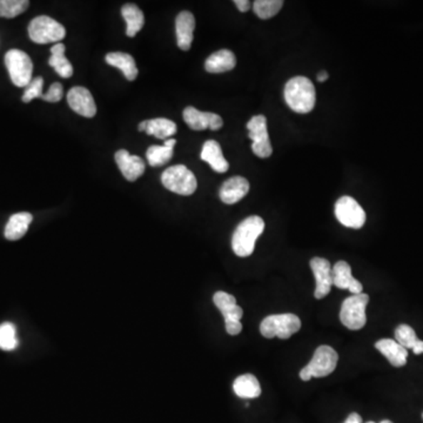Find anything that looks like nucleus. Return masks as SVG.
Masks as SVG:
<instances>
[{
    "instance_id": "412c9836",
    "label": "nucleus",
    "mask_w": 423,
    "mask_h": 423,
    "mask_svg": "<svg viewBox=\"0 0 423 423\" xmlns=\"http://www.w3.org/2000/svg\"><path fill=\"white\" fill-rule=\"evenodd\" d=\"M237 66V58L230 50H220L210 54L205 63L208 73H223L233 70Z\"/></svg>"
},
{
    "instance_id": "4468645a",
    "label": "nucleus",
    "mask_w": 423,
    "mask_h": 423,
    "mask_svg": "<svg viewBox=\"0 0 423 423\" xmlns=\"http://www.w3.org/2000/svg\"><path fill=\"white\" fill-rule=\"evenodd\" d=\"M67 103L76 113L83 117L93 118L97 114L96 101L85 87H72L67 93Z\"/></svg>"
},
{
    "instance_id": "9b49d317",
    "label": "nucleus",
    "mask_w": 423,
    "mask_h": 423,
    "mask_svg": "<svg viewBox=\"0 0 423 423\" xmlns=\"http://www.w3.org/2000/svg\"><path fill=\"white\" fill-rule=\"evenodd\" d=\"M335 217L343 226L359 230L366 223V213L354 198H340L335 203Z\"/></svg>"
},
{
    "instance_id": "9d476101",
    "label": "nucleus",
    "mask_w": 423,
    "mask_h": 423,
    "mask_svg": "<svg viewBox=\"0 0 423 423\" xmlns=\"http://www.w3.org/2000/svg\"><path fill=\"white\" fill-rule=\"evenodd\" d=\"M248 138L252 139V151L257 157L270 158L273 153V147L270 143L268 130H267V119L265 116H255L247 123Z\"/></svg>"
},
{
    "instance_id": "1a4fd4ad",
    "label": "nucleus",
    "mask_w": 423,
    "mask_h": 423,
    "mask_svg": "<svg viewBox=\"0 0 423 423\" xmlns=\"http://www.w3.org/2000/svg\"><path fill=\"white\" fill-rule=\"evenodd\" d=\"M213 301L223 313L227 333L230 335L240 334L243 330L241 317L243 315V310L241 307L238 306L235 297L226 292H217L214 294Z\"/></svg>"
},
{
    "instance_id": "6ab92c4d",
    "label": "nucleus",
    "mask_w": 423,
    "mask_h": 423,
    "mask_svg": "<svg viewBox=\"0 0 423 423\" xmlns=\"http://www.w3.org/2000/svg\"><path fill=\"white\" fill-rule=\"evenodd\" d=\"M200 158L201 160L210 163L212 170L217 173H226L230 168L228 161L223 157V150L218 141H208L203 143Z\"/></svg>"
},
{
    "instance_id": "bb28decb",
    "label": "nucleus",
    "mask_w": 423,
    "mask_h": 423,
    "mask_svg": "<svg viewBox=\"0 0 423 423\" xmlns=\"http://www.w3.org/2000/svg\"><path fill=\"white\" fill-rule=\"evenodd\" d=\"M175 143H177L175 139H168L165 141L163 146H157V145L151 146L146 152L147 160L150 163L151 166H163L165 163H168L173 157Z\"/></svg>"
},
{
    "instance_id": "f704fd0d",
    "label": "nucleus",
    "mask_w": 423,
    "mask_h": 423,
    "mask_svg": "<svg viewBox=\"0 0 423 423\" xmlns=\"http://www.w3.org/2000/svg\"><path fill=\"white\" fill-rule=\"evenodd\" d=\"M234 4H235V6H237L238 10L240 11V12H247V11L250 10V6H252V3L248 1V0H235Z\"/></svg>"
},
{
    "instance_id": "4be33fe9",
    "label": "nucleus",
    "mask_w": 423,
    "mask_h": 423,
    "mask_svg": "<svg viewBox=\"0 0 423 423\" xmlns=\"http://www.w3.org/2000/svg\"><path fill=\"white\" fill-rule=\"evenodd\" d=\"M32 220H34L32 214L27 213V212L14 214L9 219L6 227H5V232H4L5 238L10 241L19 240L26 234Z\"/></svg>"
},
{
    "instance_id": "4c0bfd02",
    "label": "nucleus",
    "mask_w": 423,
    "mask_h": 423,
    "mask_svg": "<svg viewBox=\"0 0 423 423\" xmlns=\"http://www.w3.org/2000/svg\"><path fill=\"white\" fill-rule=\"evenodd\" d=\"M147 125H148V121H143V123H139V131L141 132H146L147 130Z\"/></svg>"
},
{
    "instance_id": "473e14b6",
    "label": "nucleus",
    "mask_w": 423,
    "mask_h": 423,
    "mask_svg": "<svg viewBox=\"0 0 423 423\" xmlns=\"http://www.w3.org/2000/svg\"><path fill=\"white\" fill-rule=\"evenodd\" d=\"M43 87H44V79L41 77L34 78L32 79L29 85L25 87V92L23 94L24 103H30L34 101L36 98L43 97Z\"/></svg>"
},
{
    "instance_id": "423d86ee",
    "label": "nucleus",
    "mask_w": 423,
    "mask_h": 423,
    "mask_svg": "<svg viewBox=\"0 0 423 423\" xmlns=\"http://www.w3.org/2000/svg\"><path fill=\"white\" fill-rule=\"evenodd\" d=\"M29 36L31 41L36 44H58L66 37V30L52 18L39 16L29 25Z\"/></svg>"
},
{
    "instance_id": "f257e3e1",
    "label": "nucleus",
    "mask_w": 423,
    "mask_h": 423,
    "mask_svg": "<svg viewBox=\"0 0 423 423\" xmlns=\"http://www.w3.org/2000/svg\"><path fill=\"white\" fill-rule=\"evenodd\" d=\"M283 94L288 107L297 113H310L315 106L317 92L314 83L308 78H292L287 81Z\"/></svg>"
},
{
    "instance_id": "c756f323",
    "label": "nucleus",
    "mask_w": 423,
    "mask_h": 423,
    "mask_svg": "<svg viewBox=\"0 0 423 423\" xmlns=\"http://www.w3.org/2000/svg\"><path fill=\"white\" fill-rule=\"evenodd\" d=\"M282 0H257L254 1L253 10L260 19H270L282 9Z\"/></svg>"
},
{
    "instance_id": "f8f14e48",
    "label": "nucleus",
    "mask_w": 423,
    "mask_h": 423,
    "mask_svg": "<svg viewBox=\"0 0 423 423\" xmlns=\"http://www.w3.org/2000/svg\"><path fill=\"white\" fill-rule=\"evenodd\" d=\"M183 121L190 130L203 131L210 128L212 131L220 130L223 121L220 116L210 112H201L195 107L188 106L183 110Z\"/></svg>"
},
{
    "instance_id": "f3484780",
    "label": "nucleus",
    "mask_w": 423,
    "mask_h": 423,
    "mask_svg": "<svg viewBox=\"0 0 423 423\" xmlns=\"http://www.w3.org/2000/svg\"><path fill=\"white\" fill-rule=\"evenodd\" d=\"M248 190H250V183L246 178L237 175V177L230 178L223 183L219 195L223 203L234 205L246 197Z\"/></svg>"
},
{
    "instance_id": "6e6552de",
    "label": "nucleus",
    "mask_w": 423,
    "mask_h": 423,
    "mask_svg": "<svg viewBox=\"0 0 423 423\" xmlns=\"http://www.w3.org/2000/svg\"><path fill=\"white\" fill-rule=\"evenodd\" d=\"M5 65L11 81L18 87H26L32 81L34 63L29 54L21 50H10L5 54Z\"/></svg>"
},
{
    "instance_id": "20e7f679",
    "label": "nucleus",
    "mask_w": 423,
    "mask_h": 423,
    "mask_svg": "<svg viewBox=\"0 0 423 423\" xmlns=\"http://www.w3.org/2000/svg\"><path fill=\"white\" fill-rule=\"evenodd\" d=\"M301 321L295 314H275L265 317L260 325V332L267 339L277 337L286 340L299 332Z\"/></svg>"
},
{
    "instance_id": "ddd939ff",
    "label": "nucleus",
    "mask_w": 423,
    "mask_h": 423,
    "mask_svg": "<svg viewBox=\"0 0 423 423\" xmlns=\"http://www.w3.org/2000/svg\"><path fill=\"white\" fill-rule=\"evenodd\" d=\"M310 268L313 270L315 282H317L314 297L317 300H320L330 294L332 286H333L332 267H330V261L323 259V258H313L310 260Z\"/></svg>"
},
{
    "instance_id": "dca6fc26",
    "label": "nucleus",
    "mask_w": 423,
    "mask_h": 423,
    "mask_svg": "<svg viewBox=\"0 0 423 423\" xmlns=\"http://www.w3.org/2000/svg\"><path fill=\"white\" fill-rule=\"evenodd\" d=\"M332 274L334 286L340 290H348L353 295L362 293V283L352 275V268L346 261H337L332 268Z\"/></svg>"
},
{
    "instance_id": "c85d7f7f",
    "label": "nucleus",
    "mask_w": 423,
    "mask_h": 423,
    "mask_svg": "<svg viewBox=\"0 0 423 423\" xmlns=\"http://www.w3.org/2000/svg\"><path fill=\"white\" fill-rule=\"evenodd\" d=\"M146 133L148 136H154L158 139L166 141L170 139V137L177 133V125L170 119L156 118V119L148 121Z\"/></svg>"
},
{
    "instance_id": "b1692460",
    "label": "nucleus",
    "mask_w": 423,
    "mask_h": 423,
    "mask_svg": "<svg viewBox=\"0 0 423 423\" xmlns=\"http://www.w3.org/2000/svg\"><path fill=\"white\" fill-rule=\"evenodd\" d=\"M65 51L66 47L61 43L54 44L51 47V57L49 59V65L53 67L54 71L57 72L61 78H71L73 74V67L72 63L65 57Z\"/></svg>"
},
{
    "instance_id": "a878e982",
    "label": "nucleus",
    "mask_w": 423,
    "mask_h": 423,
    "mask_svg": "<svg viewBox=\"0 0 423 423\" xmlns=\"http://www.w3.org/2000/svg\"><path fill=\"white\" fill-rule=\"evenodd\" d=\"M121 14L127 24V37H136L145 24L143 11L136 4H126L121 9Z\"/></svg>"
},
{
    "instance_id": "72a5a7b5",
    "label": "nucleus",
    "mask_w": 423,
    "mask_h": 423,
    "mask_svg": "<svg viewBox=\"0 0 423 423\" xmlns=\"http://www.w3.org/2000/svg\"><path fill=\"white\" fill-rule=\"evenodd\" d=\"M63 91L61 83H54L51 85L46 93L43 94L41 99L47 103H58L63 99Z\"/></svg>"
},
{
    "instance_id": "c9c22d12",
    "label": "nucleus",
    "mask_w": 423,
    "mask_h": 423,
    "mask_svg": "<svg viewBox=\"0 0 423 423\" xmlns=\"http://www.w3.org/2000/svg\"><path fill=\"white\" fill-rule=\"evenodd\" d=\"M345 423H362V419L357 413H352L350 417H347Z\"/></svg>"
},
{
    "instance_id": "aec40b11",
    "label": "nucleus",
    "mask_w": 423,
    "mask_h": 423,
    "mask_svg": "<svg viewBox=\"0 0 423 423\" xmlns=\"http://www.w3.org/2000/svg\"><path fill=\"white\" fill-rule=\"evenodd\" d=\"M377 348L383 357H387L390 365L394 367H403L407 363L408 352L400 343L390 339H382L375 343Z\"/></svg>"
},
{
    "instance_id": "7c9ffc66",
    "label": "nucleus",
    "mask_w": 423,
    "mask_h": 423,
    "mask_svg": "<svg viewBox=\"0 0 423 423\" xmlns=\"http://www.w3.org/2000/svg\"><path fill=\"white\" fill-rule=\"evenodd\" d=\"M27 0H0V18H16L29 9Z\"/></svg>"
},
{
    "instance_id": "39448f33",
    "label": "nucleus",
    "mask_w": 423,
    "mask_h": 423,
    "mask_svg": "<svg viewBox=\"0 0 423 423\" xmlns=\"http://www.w3.org/2000/svg\"><path fill=\"white\" fill-rule=\"evenodd\" d=\"M339 355L330 346H320L315 350L313 359L301 370V380L310 381L313 377H328L337 368Z\"/></svg>"
},
{
    "instance_id": "cd10ccee",
    "label": "nucleus",
    "mask_w": 423,
    "mask_h": 423,
    "mask_svg": "<svg viewBox=\"0 0 423 423\" xmlns=\"http://www.w3.org/2000/svg\"><path fill=\"white\" fill-rule=\"evenodd\" d=\"M395 339L397 342L406 350H413L415 354H423V341L417 337L415 330L408 325H400L395 330Z\"/></svg>"
},
{
    "instance_id": "e433bc0d",
    "label": "nucleus",
    "mask_w": 423,
    "mask_h": 423,
    "mask_svg": "<svg viewBox=\"0 0 423 423\" xmlns=\"http://www.w3.org/2000/svg\"><path fill=\"white\" fill-rule=\"evenodd\" d=\"M328 77H330V74L327 73L326 71H321L320 73L317 74V81L325 83Z\"/></svg>"
},
{
    "instance_id": "0eeeda50",
    "label": "nucleus",
    "mask_w": 423,
    "mask_h": 423,
    "mask_svg": "<svg viewBox=\"0 0 423 423\" xmlns=\"http://www.w3.org/2000/svg\"><path fill=\"white\" fill-rule=\"evenodd\" d=\"M370 302L367 294H355L343 301L340 310V320L343 326L350 330H359L366 325V307Z\"/></svg>"
},
{
    "instance_id": "2f4dec72",
    "label": "nucleus",
    "mask_w": 423,
    "mask_h": 423,
    "mask_svg": "<svg viewBox=\"0 0 423 423\" xmlns=\"http://www.w3.org/2000/svg\"><path fill=\"white\" fill-rule=\"evenodd\" d=\"M17 330L14 323L5 322L0 325V350H14L17 348Z\"/></svg>"
},
{
    "instance_id": "a211bd4d",
    "label": "nucleus",
    "mask_w": 423,
    "mask_h": 423,
    "mask_svg": "<svg viewBox=\"0 0 423 423\" xmlns=\"http://www.w3.org/2000/svg\"><path fill=\"white\" fill-rule=\"evenodd\" d=\"M194 29H195V18L188 11H183L178 14L175 19V32H177V43L179 49L188 51L193 43Z\"/></svg>"
},
{
    "instance_id": "58836bf2",
    "label": "nucleus",
    "mask_w": 423,
    "mask_h": 423,
    "mask_svg": "<svg viewBox=\"0 0 423 423\" xmlns=\"http://www.w3.org/2000/svg\"><path fill=\"white\" fill-rule=\"evenodd\" d=\"M367 423H374V422H367ZM381 423H393V422H390L389 420H384V421H382V422H381Z\"/></svg>"
},
{
    "instance_id": "f03ea898",
    "label": "nucleus",
    "mask_w": 423,
    "mask_h": 423,
    "mask_svg": "<svg viewBox=\"0 0 423 423\" xmlns=\"http://www.w3.org/2000/svg\"><path fill=\"white\" fill-rule=\"evenodd\" d=\"M265 230L263 218L252 215L241 221L234 230L232 238V248L238 257L247 258L253 253L258 238Z\"/></svg>"
},
{
    "instance_id": "2eb2a0df",
    "label": "nucleus",
    "mask_w": 423,
    "mask_h": 423,
    "mask_svg": "<svg viewBox=\"0 0 423 423\" xmlns=\"http://www.w3.org/2000/svg\"><path fill=\"white\" fill-rule=\"evenodd\" d=\"M114 159L126 180H138L145 172V163L143 159L138 156H132L126 150L118 151Z\"/></svg>"
},
{
    "instance_id": "7ed1b4c3",
    "label": "nucleus",
    "mask_w": 423,
    "mask_h": 423,
    "mask_svg": "<svg viewBox=\"0 0 423 423\" xmlns=\"http://www.w3.org/2000/svg\"><path fill=\"white\" fill-rule=\"evenodd\" d=\"M161 183L165 188L179 195H192L198 188L197 178L185 165L168 167L161 175Z\"/></svg>"
},
{
    "instance_id": "393cba45",
    "label": "nucleus",
    "mask_w": 423,
    "mask_h": 423,
    "mask_svg": "<svg viewBox=\"0 0 423 423\" xmlns=\"http://www.w3.org/2000/svg\"><path fill=\"white\" fill-rule=\"evenodd\" d=\"M234 393L241 399H255L260 397L261 387L257 377L252 374H245L237 377L233 383Z\"/></svg>"
},
{
    "instance_id": "5701e85b",
    "label": "nucleus",
    "mask_w": 423,
    "mask_h": 423,
    "mask_svg": "<svg viewBox=\"0 0 423 423\" xmlns=\"http://www.w3.org/2000/svg\"><path fill=\"white\" fill-rule=\"evenodd\" d=\"M105 61L111 66L119 68L127 81H133L138 77L137 65L131 54L123 53V52H111L107 54Z\"/></svg>"
}]
</instances>
